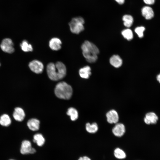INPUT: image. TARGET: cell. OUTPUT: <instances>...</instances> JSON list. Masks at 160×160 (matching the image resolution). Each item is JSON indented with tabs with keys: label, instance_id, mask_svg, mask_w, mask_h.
<instances>
[{
	"label": "cell",
	"instance_id": "6da1fadb",
	"mask_svg": "<svg viewBox=\"0 0 160 160\" xmlns=\"http://www.w3.org/2000/svg\"><path fill=\"white\" fill-rule=\"evenodd\" d=\"M47 72L49 78L57 81L63 79L66 76V68L65 64L60 61L54 63H50L47 66Z\"/></svg>",
	"mask_w": 160,
	"mask_h": 160
},
{
	"label": "cell",
	"instance_id": "7a4b0ae2",
	"mask_svg": "<svg viewBox=\"0 0 160 160\" xmlns=\"http://www.w3.org/2000/svg\"><path fill=\"white\" fill-rule=\"evenodd\" d=\"M81 49L83 55L88 62L93 63L96 61L99 51L95 45L86 41L82 44Z\"/></svg>",
	"mask_w": 160,
	"mask_h": 160
},
{
	"label": "cell",
	"instance_id": "3957f363",
	"mask_svg": "<svg viewBox=\"0 0 160 160\" xmlns=\"http://www.w3.org/2000/svg\"><path fill=\"white\" fill-rule=\"evenodd\" d=\"M55 93L56 96L59 98L68 100L72 95L73 89L67 83L61 81L56 85Z\"/></svg>",
	"mask_w": 160,
	"mask_h": 160
},
{
	"label": "cell",
	"instance_id": "277c9868",
	"mask_svg": "<svg viewBox=\"0 0 160 160\" xmlns=\"http://www.w3.org/2000/svg\"><path fill=\"white\" fill-rule=\"evenodd\" d=\"M84 19L81 17L72 18L68 24L71 31L76 34L79 33L84 29Z\"/></svg>",
	"mask_w": 160,
	"mask_h": 160
},
{
	"label": "cell",
	"instance_id": "5b68a950",
	"mask_svg": "<svg viewBox=\"0 0 160 160\" xmlns=\"http://www.w3.org/2000/svg\"><path fill=\"white\" fill-rule=\"evenodd\" d=\"M13 46V43L11 39L5 38L2 41L0 47L3 51L9 53H12L15 50Z\"/></svg>",
	"mask_w": 160,
	"mask_h": 160
},
{
	"label": "cell",
	"instance_id": "8992f818",
	"mask_svg": "<svg viewBox=\"0 0 160 160\" xmlns=\"http://www.w3.org/2000/svg\"><path fill=\"white\" fill-rule=\"evenodd\" d=\"M36 152L35 149L32 147L31 142L28 140H24L22 142L20 152L23 154H33Z\"/></svg>",
	"mask_w": 160,
	"mask_h": 160
},
{
	"label": "cell",
	"instance_id": "52a82bcc",
	"mask_svg": "<svg viewBox=\"0 0 160 160\" xmlns=\"http://www.w3.org/2000/svg\"><path fill=\"white\" fill-rule=\"evenodd\" d=\"M28 66L31 70L36 74L42 73L44 68L42 63L36 60H33L30 62Z\"/></svg>",
	"mask_w": 160,
	"mask_h": 160
},
{
	"label": "cell",
	"instance_id": "ba28073f",
	"mask_svg": "<svg viewBox=\"0 0 160 160\" xmlns=\"http://www.w3.org/2000/svg\"><path fill=\"white\" fill-rule=\"evenodd\" d=\"M107 121L110 124L117 123L119 120L117 112L114 110H111L106 114Z\"/></svg>",
	"mask_w": 160,
	"mask_h": 160
},
{
	"label": "cell",
	"instance_id": "9c48e42d",
	"mask_svg": "<svg viewBox=\"0 0 160 160\" xmlns=\"http://www.w3.org/2000/svg\"><path fill=\"white\" fill-rule=\"evenodd\" d=\"M112 132L115 136L121 137L122 136L125 132V127L122 123H117L113 128Z\"/></svg>",
	"mask_w": 160,
	"mask_h": 160
},
{
	"label": "cell",
	"instance_id": "30bf717a",
	"mask_svg": "<svg viewBox=\"0 0 160 160\" xmlns=\"http://www.w3.org/2000/svg\"><path fill=\"white\" fill-rule=\"evenodd\" d=\"M13 116L16 121H23L25 116V114L24 110L20 107L15 108L13 113Z\"/></svg>",
	"mask_w": 160,
	"mask_h": 160
},
{
	"label": "cell",
	"instance_id": "8fae6325",
	"mask_svg": "<svg viewBox=\"0 0 160 160\" xmlns=\"http://www.w3.org/2000/svg\"><path fill=\"white\" fill-rule=\"evenodd\" d=\"M158 119V117L154 113L150 112L146 114L144 121L147 124H154L156 123Z\"/></svg>",
	"mask_w": 160,
	"mask_h": 160
},
{
	"label": "cell",
	"instance_id": "7c38bea8",
	"mask_svg": "<svg viewBox=\"0 0 160 160\" xmlns=\"http://www.w3.org/2000/svg\"><path fill=\"white\" fill-rule=\"evenodd\" d=\"M142 15L147 20H150L154 16V12L153 9L150 7L145 6L141 9Z\"/></svg>",
	"mask_w": 160,
	"mask_h": 160
},
{
	"label": "cell",
	"instance_id": "4fadbf2b",
	"mask_svg": "<svg viewBox=\"0 0 160 160\" xmlns=\"http://www.w3.org/2000/svg\"><path fill=\"white\" fill-rule=\"evenodd\" d=\"M62 42L61 40L57 38H53L51 39L49 42V46L52 50L57 51L61 47Z\"/></svg>",
	"mask_w": 160,
	"mask_h": 160
},
{
	"label": "cell",
	"instance_id": "5bb4252c",
	"mask_svg": "<svg viewBox=\"0 0 160 160\" xmlns=\"http://www.w3.org/2000/svg\"><path fill=\"white\" fill-rule=\"evenodd\" d=\"M40 121L38 119L33 118L29 119L27 123L28 128L33 131L38 130L39 128Z\"/></svg>",
	"mask_w": 160,
	"mask_h": 160
},
{
	"label": "cell",
	"instance_id": "9a60e30c",
	"mask_svg": "<svg viewBox=\"0 0 160 160\" xmlns=\"http://www.w3.org/2000/svg\"><path fill=\"white\" fill-rule=\"evenodd\" d=\"M110 63L113 67L118 68L121 66L122 64V60L119 56L114 55L110 58Z\"/></svg>",
	"mask_w": 160,
	"mask_h": 160
},
{
	"label": "cell",
	"instance_id": "2e32d148",
	"mask_svg": "<svg viewBox=\"0 0 160 160\" xmlns=\"http://www.w3.org/2000/svg\"><path fill=\"white\" fill-rule=\"evenodd\" d=\"M91 69L89 66H85L79 69V75L82 78L85 79H88L91 74Z\"/></svg>",
	"mask_w": 160,
	"mask_h": 160
},
{
	"label": "cell",
	"instance_id": "e0dca14e",
	"mask_svg": "<svg viewBox=\"0 0 160 160\" xmlns=\"http://www.w3.org/2000/svg\"><path fill=\"white\" fill-rule=\"evenodd\" d=\"M11 123V120L7 114H4L0 117V124L4 127L9 126Z\"/></svg>",
	"mask_w": 160,
	"mask_h": 160
},
{
	"label": "cell",
	"instance_id": "ac0fdd59",
	"mask_svg": "<svg viewBox=\"0 0 160 160\" xmlns=\"http://www.w3.org/2000/svg\"><path fill=\"white\" fill-rule=\"evenodd\" d=\"M33 142L39 146H42L45 142V139L42 135L40 133L35 134L33 136Z\"/></svg>",
	"mask_w": 160,
	"mask_h": 160
},
{
	"label": "cell",
	"instance_id": "d6986e66",
	"mask_svg": "<svg viewBox=\"0 0 160 160\" xmlns=\"http://www.w3.org/2000/svg\"><path fill=\"white\" fill-rule=\"evenodd\" d=\"M122 20L124 21V25L128 28L130 27L133 22V17L129 15H125L122 17Z\"/></svg>",
	"mask_w": 160,
	"mask_h": 160
},
{
	"label": "cell",
	"instance_id": "ffe728a7",
	"mask_svg": "<svg viewBox=\"0 0 160 160\" xmlns=\"http://www.w3.org/2000/svg\"><path fill=\"white\" fill-rule=\"evenodd\" d=\"M86 129L89 133H95L97 131L98 127L96 123L94 122L91 124L88 123L86 125Z\"/></svg>",
	"mask_w": 160,
	"mask_h": 160
},
{
	"label": "cell",
	"instance_id": "44dd1931",
	"mask_svg": "<svg viewBox=\"0 0 160 160\" xmlns=\"http://www.w3.org/2000/svg\"><path fill=\"white\" fill-rule=\"evenodd\" d=\"M67 114L70 116L71 120L73 121L76 120L78 117V111L73 108L71 107L69 108L67 112Z\"/></svg>",
	"mask_w": 160,
	"mask_h": 160
},
{
	"label": "cell",
	"instance_id": "7402d4cb",
	"mask_svg": "<svg viewBox=\"0 0 160 160\" xmlns=\"http://www.w3.org/2000/svg\"><path fill=\"white\" fill-rule=\"evenodd\" d=\"M22 50L24 52L32 51L33 48L31 44H29L26 40H23L20 44Z\"/></svg>",
	"mask_w": 160,
	"mask_h": 160
},
{
	"label": "cell",
	"instance_id": "603a6c76",
	"mask_svg": "<svg viewBox=\"0 0 160 160\" xmlns=\"http://www.w3.org/2000/svg\"><path fill=\"white\" fill-rule=\"evenodd\" d=\"M121 34L125 39L128 40H130L133 38V33L132 31L130 29L127 28L123 30Z\"/></svg>",
	"mask_w": 160,
	"mask_h": 160
},
{
	"label": "cell",
	"instance_id": "cb8c5ba5",
	"mask_svg": "<svg viewBox=\"0 0 160 160\" xmlns=\"http://www.w3.org/2000/svg\"><path fill=\"white\" fill-rule=\"evenodd\" d=\"M114 155L116 158L120 159H124L126 157L125 152L119 148H117L115 150Z\"/></svg>",
	"mask_w": 160,
	"mask_h": 160
},
{
	"label": "cell",
	"instance_id": "d4e9b609",
	"mask_svg": "<svg viewBox=\"0 0 160 160\" xmlns=\"http://www.w3.org/2000/svg\"><path fill=\"white\" fill-rule=\"evenodd\" d=\"M145 30V28L141 26L136 27L135 29V31L140 38H142L144 36L143 32Z\"/></svg>",
	"mask_w": 160,
	"mask_h": 160
},
{
	"label": "cell",
	"instance_id": "484cf974",
	"mask_svg": "<svg viewBox=\"0 0 160 160\" xmlns=\"http://www.w3.org/2000/svg\"><path fill=\"white\" fill-rule=\"evenodd\" d=\"M143 1L147 4L152 5L154 3L155 0H143Z\"/></svg>",
	"mask_w": 160,
	"mask_h": 160
},
{
	"label": "cell",
	"instance_id": "4316f807",
	"mask_svg": "<svg viewBox=\"0 0 160 160\" xmlns=\"http://www.w3.org/2000/svg\"><path fill=\"white\" fill-rule=\"evenodd\" d=\"M78 160H91V159L88 157L84 156L80 157Z\"/></svg>",
	"mask_w": 160,
	"mask_h": 160
},
{
	"label": "cell",
	"instance_id": "83f0119b",
	"mask_svg": "<svg viewBox=\"0 0 160 160\" xmlns=\"http://www.w3.org/2000/svg\"><path fill=\"white\" fill-rule=\"evenodd\" d=\"M117 3L120 4H123L125 1V0H115Z\"/></svg>",
	"mask_w": 160,
	"mask_h": 160
},
{
	"label": "cell",
	"instance_id": "f1b7e54d",
	"mask_svg": "<svg viewBox=\"0 0 160 160\" xmlns=\"http://www.w3.org/2000/svg\"><path fill=\"white\" fill-rule=\"evenodd\" d=\"M156 78L157 81L160 83V73L157 76Z\"/></svg>",
	"mask_w": 160,
	"mask_h": 160
},
{
	"label": "cell",
	"instance_id": "f546056e",
	"mask_svg": "<svg viewBox=\"0 0 160 160\" xmlns=\"http://www.w3.org/2000/svg\"><path fill=\"white\" fill-rule=\"evenodd\" d=\"M9 160H14V159H10Z\"/></svg>",
	"mask_w": 160,
	"mask_h": 160
},
{
	"label": "cell",
	"instance_id": "4dcf8cb0",
	"mask_svg": "<svg viewBox=\"0 0 160 160\" xmlns=\"http://www.w3.org/2000/svg\"></svg>",
	"mask_w": 160,
	"mask_h": 160
}]
</instances>
